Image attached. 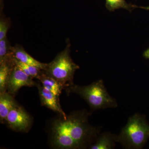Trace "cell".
Listing matches in <instances>:
<instances>
[{
    "label": "cell",
    "mask_w": 149,
    "mask_h": 149,
    "mask_svg": "<svg viewBox=\"0 0 149 149\" xmlns=\"http://www.w3.org/2000/svg\"><path fill=\"white\" fill-rule=\"evenodd\" d=\"M117 136L111 133L105 132L99 135L94 143L89 148L91 149H111L115 147L117 142Z\"/></svg>",
    "instance_id": "8fae6325"
},
{
    "label": "cell",
    "mask_w": 149,
    "mask_h": 149,
    "mask_svg": "<svg viewBox=\"0 0 149 149\" xmlns=\"http://www.w3.org/2000/svg\"><path fill=\"white\" fill-rule=\"evenodd\" d=\"M13 47L7 37L0 40V63L13 59Z\"/></svg>",
    "instance_id": "5bb4252c"
},
{
    "label": "cell",
    "mask_w": 149,
    "mask_h": 149,
    "mask_svg": "<svg viewBox=\"0 0 149 149\" xmlns=\"http://www.w3.org/2000/svg\"><path fill=\"white\" fill-rule=\"evenodd\" d=\"M143 56L145 58L149 59V48L144 52Z\"/></svg>",
    "instance_id": "e0dca14e"
},
{
    "label": "cell",
    "mask_w": 149,
    "mask_h": 149,
    "mask_svg": "<svg viewBox=\"0 0 149 149\" xmlns=\"http://www.w3.org/2000/svg\"><path fill=\"white\" fill-rule=\"evenodd\" d=\"M149 139V124L143 116L136 113L117 136V142L128 149L142 148Z\"/></svg>",
    "instance_id": "3957f363"
},
{
    "label": "cell",
    "mask_w": 149,
    "mask_h": 149,
    "mask_svg": "<svg viewBox=\"0 0 149 149\" xmlns=\"http://www.w3.org/2000/svg\"><path fill=\"white\" fill-rule=\"evenodd\" d=\"M32 118L25 110L18 105L8 115L6 123L9 128L16 132H27L32 126Z\"/></svg>",
    "instance_id": "5b68a950"
},
{
    "label": "cell",
    "mask_w": 149,
    "mask_h": 149,
    "mask_svg": "<svg viewBox=\"0 0 149 149\" xmlns=\"http://www.w3.org/2000/svg\"><path fill=\"white\" fill-rule=\"evenodd\" d=\"M14 61L15 65L18 67L19 68H20L28 76L32 77V78L37 79L42 72V70L36 67L23 63L15 58L14 57Z\"/></svg>",
    "instance_id": "9a60e30c"
},
{
    "label": "cell",
    "mask_w": 149,
    "mask_h": 149,
    "mask_svg": "<svg viewBox=\"0 0 149 149\" xmlns=\"http://www.w3.org/2000/svg\"><path fill=\"white\" fill-rule=\"evenodd\" d=\"M18 105L12 95L7 92L0 93V120L2 123H6L10 112Z\"/></svg>",
    "instance_id": "9c48e42d"
},
{
    "label": "cell",
    "mask_w": 149,
    "mask_h": 149,
    "mask_svg": "<svg viewBox=\"0 0 149 149\" xmlns=\"http://www.w3.org/2000/svg\"><path fill=\"white\" fill-rule=\"evenodd\" d=\"M37 79L41 82L44 88L51 91L58 97L62 90L65 89L63 85L53 77L47 74L44 70H42Z\"/></svg>",
    "instance_id": "30bf717a"
},
{
    "label": "cell",
    "mask_w": 149,
    "mask_h": 149,
    "mask_svg": "<svg viewBox=\"0 0 149 149\" xmlns=\"http://www.w3.org/2000/svg\"><path fill=\"white\" fill-rule=\"evenodd\" d=\"M66 91L80 95L93 110L116 108L118 106L115 99L110 95L102 80L87 86L73 84L67 88Z\"/></svg>",
    "instance_id": "7a4b0ae2"
},
{
    "label": "cell",
    "mask_w": 149,
    "mask_h": 149,
    "mask_svg": "<svg viewBox=\"0 0 149 149\" xmlns=\"http://www.w3.org/2000/svg\"><path fill=\"white\" fill-rule=\"evenodd\" d=\"M15 65L14 58L0 63V93L6 92L8 80Z\"/></svg>",
    "instance_id": "7c38bea8"
},
{
    "label": "cell",
    "mask_w": 149,
    "mask_h": 149,
    "mask_svg": "<svg viewBox=\"0 0 149 149\" xmlns=\"http://www.w3.org/2000/svg\"><path fill=\"white\" fill-rule=\"evenodd\" d=\"M36 86L39 91V96L42 105L58 113L63 117L66 118L67 115L61 106L59 97L44 88L40 83H37Z\"/></svg>",
    "instance_id": "52a82bcc"
},
{
    "label": "cell",
    "mask_w": 149,
    "mask_h": 149,
    "mask_svg": "<svg viewBox=\"0 0 149 149\" xmlns=\"http://www.w3.org/2000/svg\"><path fill=\"white\" fill-rule=\"evenodd\" d=\"M37 84L32 77L15 65L8 80L6 92L14 96L22 87H33Z\"/></svg>",
    "instance_id": "8992f818"
},
{
    "label": "cell",
    "mask_w": 149,
    "mask_h": 149,
    "mask_svg": "<svg viewBox=\"0 0 149 149\" xmlns=\"http://www.w3.org/2000/svg\"><path fill=\"white\" fill-rule=\"evenodd\" d=\"M106 7L109 11H114L118 9H124L129 11L131 12L136 8L144 9L149 10V7L139 6L133 4L128 3L125 0H105Z\"/></svg>",
    "instance_id": "4fadbf2b"
},
{
    "label": "cell",
    "mask_w": 149,
    "mask_h": 149,
    "mask_svg": "<svg viewBox=\"0 0 149 149\" xmlns=\"http://www.w3.org/2000/svg\"><path fill=\"white\" fill-rule=\"evenodd\" d=\"M13 56L15 58L25 64L36 67L42 70L46 69L47 63H42L35 59L27 53L23 47L16 45L13 47Z\"/></svg>",
    "instance_id": "ba28073f"
},
{
    "label": "cell",
    "mask_w": 149,
    "mask_h": 149,
    "mask_svg": "<svg viewBox=\"0 0 149 149\" xmlns=\"http://www.w3.org/2000/svg\"><path fill=\"white\" fill-rule=\"evenodd\" d=\"M70 43L67 41L65 49L58 54L52 61L47 63L46 69L44 70L65 88L73 85L74 73L80 68L70 57Z\"/></svg>",
    "instance_id": "277c9868"
},
{
    "label": "cell",
    "mask_w": 149,
    "mask_h": 149,
    "mask_svg": "<svg viewBox=\"0 0 149 149\" xmlns=\"http://www.w3.org/2000/svg\"><path fill=\"white\" fill-rule=\"evenodd\" d=\"M86 111L73 112L66 118L61 116L52 123L50 142L55 149H85L90 148L97 140L99 128L88 121Z\"/></svg>",
    "instance_id": "6da1fadb"
},
{
    "label": "cell",
    "mask_w": 149,
    "mask_h": 149,
    "mask_svg": "<svg viewBox=\"0 0 149 149\" xmlns=\"http://www.w3.org/2000/svg\"><path fill=\"white\" fill-rule=\"evenodd\" d=\"M11 26L9 18H7L1 14L0 18V40L7 37V34Z\"/></svg>",
    "instance_id": "2e32d148"
}]
</instances>
